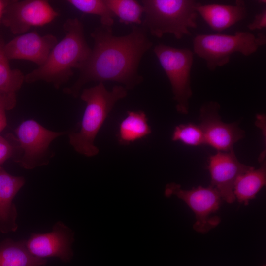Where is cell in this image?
<instances>
[{
    "label": "cell",
    "mask_w": 266,
    "mask_h": 266,
    "mask_svg": "<svg viewBox=\"0 0 266 266\" xmlns=\"http://www.w3.org/2000/svg\"><path fill=\"white\" fill-rule=\"evenodd\" d=\"M25 183L22 176L9 174L0 166V232L3 233L15 232L17 210L13 200Z\"/></svg>",
    "instance_id": "14"
},
{
    "label": "cell",
    "mask_w": 266,
    "mask_h": 266,
    "mask_svg": "<svg viewBox=\"0 0 266 266\" xmlns=\"http://www.w3.org/2000/svg\"><path fill=\"white\" fill-rule=\"evenodd\" d=\"M144 18L141 25L153 36L161 38L166 33L177 39L190 35L197 27V7L193 0H143Z\"/></svg>",
    "instance_id": "4"
},
{
    "label": "cell",
    "mask_w": 266,
    "mask_h": 266,
    "mask_svg": "<svg viewBox=\"0 0 266 266\" xmlns=\"http://www.w3.org/2000/svg\"><path fill=\"white\" fill-rule=\"evenodd\" d=\"M94 42L86 61L78 69L79 75L64 92L77 97L84 85L92 82H117L128 90L142 81L138 69L144 54L152 46L147 32L141 26L134 25L131 33L117 36L111 27L100 26L91 33Z\"/></svg>",
    "instance_id": "1"
},
{
    "label": "cell",
    "mask_w": 266,
    "mask_h": 266,
    "mask_svg": "<svg viewBox=\"0 0 266 266\" xmlns=\"http://www.w3.org/2000/svg\"><path fill=\"white\" fill-rule=\"evenodd\" d=\"M207 168L211 176L210 185L218 192L223 200L232 203L236 200L233 194L235 180L239 175L254 167L239 162L232 150L218 151L211 156Z\"/></svg>",
    "instance_id": "12"
},
{
    "label": "cell",
    "mask_w": 266,
    "mask_h": 266,
    "mask_svg": "<svg viewBox=\"0 0 266 266\" xmlns=\"http://www.w3.org/2000/svg\"><path fill=\"white\" fill-rule=\"evenodd\" d=\"M16 104L15 93L0 91V133L7 125L6 111L13 109Z\"/></svg>",
    "instance_id": "23"
},
{
    "label": "cell",
    "mask_w": 266,
    "mask_h": 266,
    "mask_svg": "<svg viewBox=\"0 0 266 266\" xmlns=\"http://www.w3.org/2000/svg\"><path fill=\"white\" fill-rule=\"evenodd\" d=\"M266 183V164L264 161L260 166L254 167L239 175L235 181L233 194L240 203L248 205Z\"/></svg>",
    "instance_id": "16"
},
{
    "label": "cell",
    "mask_w": 266,
    "mask_h": 266,
    "mask_svg": "<svg viewBox=\"0 0 266 266\" xmlns=\"http://www.w3.org/2000/svg\"><path fill=\"white\" fill-rule=\"evenodd\" d=\"M172 195L182 200L194 212L196 221L193 229L197 232L206 233L220 223L221 218L215 213L223 200L212 186H199L185 190L181 188L180 185L172 182L166 185L165 195L170 197Z\"/></svg>",
    "instance_id": "8"
},
{
    "label": "cell",
    "mask_w": 266,
    "mask_h": 266,
    "mask_svg": "<svg viewBox=\"0 0 266 266\" xmlns=\"http://www.w3.org/2000/svg\"><path fill=\"white\" fill-rule=\"evenodd\" d=\"M74 241L73 231L62 222L58 221L49 233H32L25 241V244L29 251L36 257H58L66 262L73 256L71 245Z\"/></svg>",
    "instance_id": "11"
},
{
    "label": "cell",
    "mask_w": 266,
    "mask_h": 266,
    "mask_svg": "<svg viewBox=\"0 0 266 266\" xmlns=\"http://www.w3.org/2000/svg\"><path fill=\"white\" fill-rule=\"evenodd\" d=\"M58 15L47 0H10L1 22L13 34L19 35L52 22Z\"/></svg>",
    "instance_id": "9"
},
{
    "label": "cell",
    "mask_w": 266,
    "mask_h": 266,
    "mask_svg": "<svg viewBox=\"0 0 266 266\" xmlns=\"http://www.w3.org/2000/svg\"><path fill=\"white\" fill-rule=\"evenodd\" d=\"M145 113L141 110L129 111L119 125L117 139L122 145H128L151 133Z\"/></svg>",
    "instance_id": "18"
},
{
    "label": "cell",
    "mask_w": 266,
    "mask_h": 266,
    "mask_svg": "<svg viewBox=\"0 0 266 266\" xmlns=\"http://www.w3.org/2000/svg\"><path fill=\"white\" fill-rule=\"evenodd\" d=\"M15 133L18 144L16 149L19 152L16 161L27 169L47 165L53 156L50 144L56 138L67 133L49 130L33 119L22 122Z\"/></svg>",
    "instance_id": "7"
},
{
    "label": "cell",
    "mask_w": 266,
    "mask_h": 266,
    "mask_svg": "<svg viewBox=\"0 0 266 266\" xmlns=\"http://www.w3.org/2000/svg\"><path fill=\"white\" fill-rule=\"evenodd\" d=\"M65 35L51 51L45 63L25 75V82L44 81L59 88L66 83L89 57L91 49L86 40L82 23L77 18L63 25Z\"/></svg>",
    "instance_id": "2"
},
{
    "label": "cell",
    "mask_w": 266,
    "mask_h": 266,
    "mask_svg": "<svg viewBox=\"0 0 266 266\" xmlns=\"http://www.w3.org/2000/svg\"><path fill=\"white\" fill-rule=\"evenodd\" d=\"M153 52L171 86L177 111L189 112V100L192 95L191 71L194 53L187 48H177L163 43L155 46Z\"/></svg>",
    "instance_id": "6"
},
{
    "label": "cell",
    "mask_w": 266,
    "mask_h": 266,
    "mask_svg": "<svg viewBox=\"0 0 266 266\" xmlns=\"http://www.w3.org/2000/svg\"><path fill=\"white\" fill-rule=\"evenodd\" d=\"M107 6L120 22L142 24L144 9L141 3L134 0H105Z\"/></svg>",
    "instance_id": "20"
},
{
    "label": "cell",
    "mask_w": 266,
    "mask_h": 266,
    "mask_svg": "<svg viewBox=\"0 0 266 266\" xmlns=\"http://www.w3.org/2000/svg\"><path fill=\"white\" fill-rule=\"evenodd\" d=\"M266 43V35L248 32H236L233 34H200L193 40V50L206 62L211 71L227 64L232 55L238 52L248 56Z\"/></svg>",
    "instance_id": "5"
},
{
    "label": "cell",
    "mask_w": 266,
    "mask_h": 266,
    "mask_svg": "<svg viewBox=\"0 0 266 266\" xmlns=\"http://www.w3.org/2000/svg\"><path fill=\"white\" fill-rule=\"evenodd\" d=\"M171 139L189 146L205 144L204 134L200 125L191 123L176 126L173 130Z\"/></svg>",
    "instance_id": "22"
},
{
    "label": "cell",
    "mask_w": 266,
    "mask_h": 266,
    "mask_svg": "<svg viewBox=\"0 0 266 266\" xmlns=\"http://www.w3.org/2000/svg\"><path fill=\"white\" fill-rule=\"evenodd\" d=\"M196 9L208 26L219 33L242 20L247 15L246 7L242 0H236L233 5H202L200 2Z\"/></svg>",
    "instance_id": "15"
},
{
    "label": "cell",
    "mask_w": 266,
    "mask_h": 266,
    "mask_svg": "<svg viewBox=\"0 0 266 266\" xmlns=\"http://www.w3.org/2000/svg\"><path fill=\"white\" fill-rule=\"evenodd\" d=\"M57 43L54 35H40L34 31L19 35L5 43L4 51L9 60H26L40 66L45 63Z\"/></svg>",
    "instance_id": "13"
},
{
    "label": "cell",
    "mask_w": 266,
    "mask_h": 266,
    "mask_svg": "<svg viewBox=\"0 0 266 266\" xmlns=\"http://www.w3.org/2000/svg\"><path fill=\"white\" fill-rule=\"evenodd\" d=\"M4 41L0 35V91L15 93L25 82V75L18 69H12L4 51Z\"/></svg>",
    "instance_id": "19"
},
{
    "label": "cell",
    "mask_w": 266,
    "mask_h": 266,
    "mask_svg": "<svg viewBox=\"0 0 266 266\" xmlns=\"http://www.w3.org/2000/svg\"><path fill=\"white\" fill-rule=\"evenodd\" d=\"M127 95V90L123 85L115 86L109 91L102 82L82 90L80 98L86 107L80 129L68 133L69 143L75 151L89 157L99 153L95 138L115 104Z\"/></svg>",
    "instance_id": "3"
},
{
    "label": "cell",
    "mask_w": 266,
    "mask_h": 266,
    "mask_svg": "<svg viewBox=\"0 0 266 266\" xmlns=\"http://www.w3.org/2000/svg\"><path fill=\"white\" fill-rule=\"evenodd\" d=\"M220 105L215 101L206 102L200 109V119L205 144L218 151L233 150L235 143L245 136V132L236 122L226 123L219 114Z\"/></svg>",
    "instance_id": "10"
},
{
    "label": "cell",
    "mask_w": 266,
    "mask_h": 266,
    "mask_svg": "<svg viewBox=\"0 0 266 266\" xmlns=\"http://www.w3.org/2000/svg\"><path fill=\"white\" fill-rule=\"evenodd\" d=\"M46 263L29 251L25 240L7 239L0 243V266H42Z\"/></svg>",
    "instance_id": "17"
},
{
    "label": "cell",
    "mask_w": 266,
    "mask_h": 266,
    "mask_svg": "<svg viewBox=\"0 0 266 266\" xmlns=\"http://www.w3.org/2000/svg\"><path fill=\"white\" fill-rule=\"evenodd\" d=\"M259 2L260 3H263V4L266 3V0H259Z\"/></svg>",
    "instance_id": "27"
},
{
    "label": "cell",
    "mask_w": 266,
    "mask_h": 266,
    "mask_svg": "<svg viewBox=\"0 0 266 266\" xmlns=\"http://www.w3.org/2000/svg\"><path fill=\"white\" fill-rule=\"evenodd\" d=\"M66 1L83 13L99 16L102 26L111 27L114 23L115 16L105 0H68Z\"/></svg>",
    "instance_id": "21"
},
{
    "label": "cell",
    "mask_w": 266,
    "mask_h": 266,
    "mask_svg": "<svg viewBox=\"0 0 266 266\" xmlns=\"http://www.w3.org/2000/svg\"><path fill=\"white\" fill-rule=\"evenodd\" d=\"M266 27V10L263 9L257 13L253 21L248 25L250 30H261Z\"/></svg>",
    "instance_id": "25"
},
{
    "label": "cell",
    "mask_w": 266,
    "mask_h": 266,
    "mask_svg": "<svg viewBox=\"0 0 266 266\" xmlns=\"http://www.w3.org/2000/svg\"><path fill=\"white\" fill-rule=\"evenodd\" d=\"M10 0H0V22L1 21L4 11Z\"/></svg>",
    "instance_id": "26"
},
{
    "label": "cell",
    "mask_w": 266,
    "mask_h": 266,
    "mask_svg": "<svg viewBox=\"0 0 266 266\" xmlns=\"http://www.w3.org/2000/svg\"><path fill=\"white\" fill-rule=\"evenodd\" d=\"M16 151V146L0 136V166L11 157Z\"/></svg>",
    "instance_id": "24"
}]
</instances>
